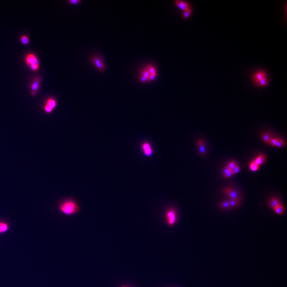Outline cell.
Returning a JSON list of instances; mask_svg holds the SVG:
<instances>
[{
	"instance_id": "cell-1",
	"label": "cell",
	"mask_w": 287,
	"mask_h": 287,
	"mask_svg": "<svg viewBox=\"0 0 287 287\" xmlns=\"http://www.w3.org/2000/svg\"><path fill=\"white\" fill-rule=\"evenodd\" d=\"M59 209L63 214L71 215L78 213L80 210V207L75 201L69 199L63 201L60 205Z\"/></svg>"
},
{
	"instance_id": "cell-2",
	"label": "cell",
	"mask_w": 287,
	"mask_h": 287,
	"mask_svg": "<svg viewBox=\"0 0 287 287\" xmlns=\"http://www.w3.org/2000/svg\"><path fill=\"white\" fill-rule=\"evenodd\" d=\"M41 83V78L39 76H36L33 79L31 83L30 88V94L32 96H36L39 90L40 86Z\"/></svg>"
},
{
	"instance_id": "cell-3",
	"label": "cell",
	"mask_w": 287,
	"mask_h": 287,
	"mask_svg": "<svg viewBox=\"0 0 287 287\" xmlns=\"http://www.w3.org/2000/svg\"><path fill=\"white\" fill-rule=\"evenodd\" d=\"M268 77L267 72L263 70H259L256 72L251 77V80L255 86L261 80Z\"/></svg>"
},
{
	"instance_id": "cell-4",
	"label": "cell",
	"mask_w": 287,
	"mask_h": 287,
	"mask_svg": "<svg viewBox=\"0 0 287 287\" xmlns=\"http://www.w3.org/2000/svg\"><path fill=\"white\" fill-rule=\"evenodd\" d=\"M91 60L95 67L101 72H103L105 70V65L102 60V59L96 55H94L91 57Z\"/></svg>"
},
{
	"instance_id": "cell-5",
	"label": "cell",
	"mask_w": 287,
	"mask_h": 287,
	"mask_svg": "<svg viewBox=\"0 0 287 287\" xmlns=\"http://www.w3.org/2000/svg\"><path fill=\"white\" fill-rule=\"evenodd\" d=\"M141 147L144 155L145 156L151 157L152 156L153 154V149L152 145L149 142L145 141L142 143Z\"/></svg>"
},
{
	"instance_id": "cell-6",
	"label": "cell",
	"mask_w": 287,
	"mask_h": 287,
	"mask_svg": "<svg viewBox=\"0 0 287 287\" xmlns=\"http://www.w3.org/2000/svg\"><path fill=\"white\" fill-rule=\"evenodd\" d=\"M166 218L168 224L170 226H173L176 220V213L173 209L168 210L166 214Z\"/></svg>"
},
{
	"instance_id": "cell-7",
	"label": "cell",
	"mask_w": 287,
	"mask_h": 287,
	"mask_svg": "<svg viewBox=\"0 0 287 287\" xmlns=\"http://www.w3.org/2000/svg\"><path fill=\"white\" fill-rule=\"evenodd\" d=\"M25 62L28 66L31 64H36L39 65V62L37 57L34 54L32 53L28 54L26 56Z\"/></svg>"
},
{
	"instance_id": "cell-8",
	"label": "cell",
	"mask_w": 287,
	"mask_h": 287,
	"mask_svg": "<svg viewBox=\"0 0 287 287\" xmlns=\"http://www.w3.org/2000/svg\"><path fill=\"white\" fill-rule=\"evenodd\" d=\"M224 193L230 200H239L240 196L237 192L231 188H227L224 189Z\"/></svg>"
},
{
	"instance_id": "cell-9",
	"label": "cell",
	"mask_w": 287,
	"mask_h": 287,
	"mask_svg": "<svg viewBox=\"0 0 287 287\" xmlns=\"http://www.w3.org/2000/svg\"><path fill=\"white\" fill-rule=\"evenodd\" d=\"M174 3L179 8L183 11L191 8L190 4L186 1H181V0H175Z\"/></svg>"
},
{
	"instance_id": "cell-10",
	"label": "cell",
	"mask_w": 287,
	"mask_h": 287,
	"mask_svg": "<svg viewBox=\"0 0 287 287\" xmlns=\"http://www.w3.org/2000/svg\"><path fill=\"white\" fill-rule=\"evenodd\" d=\"M267 159V158L265 155H259L255 160L254 161L256 164H257L258 166L261 165H262L265 162H266Z\"/></svg>"
},
{
	"instance_id": "cell-11",
	"label": "cell",
	"mask_w": 287,
	"mask_h": 287,
	"mask_svg": "<svg viewBox=\"0 0 287 287\" xmlns=\"http://www.w3.org/2000/svg\"><path fill=\"white\" fill-rule=\"evenodd\" d=\"M197 144L199 147V151L202 155H204L206 154V147L202 140H199L197 141Z\"/></svg>"
},
{
	"instance_id": "cell-12",
	"label": "cell",
	"mask_w": 287,
	"mask_h": 287,
	"mask_svg": "<svg viewBox=\"0 0 287 287\" xmlns=\"http://www.w3.org/2000/svg\"><path fill=\"white\" fill-rule=\"evenodd\" d=\"M9 229V225L6 222L0 221V234H3Z\"/></svg>"
},
{
	"instance_id": "cell-13",
	"label": "cell",
	"mask_w": 287,
	"mask_h": 287,
	"mask_svg": "<svg viewBox=\"0 0 287 287\" xmlns=\"http://www.w3.org/2000/svg\"><path fill=\"white\" fill-rule=\"evenodd\" d=\"M46 104L49 105V106H50L51 107H52L53 110L56 108V106H57V102L56 101L54 100V98H49L46 101Z\"/></svg>"
},
{
	"instance_id": "cell-14",
	"label": "cell",
	"mask_w": 287,
	"mask_h": 287,
	"mask_svg": "<svg viewBox=\"0 0 287 287\" xmlns=\"http://www.w3.org/2000/svg\"><path fill=\"white\" fill-rule=\"evenodd\" d=\"M192 14V8H190L189 9H188L183 11L182 13V17L183 18L187 19L189 17H190Z\"/></svg>"
},
{
	"instance_id": "cell-15",
	"label": "cell",
	"mask_w": 287,
	"mask_h": 287,
	"mask_svg": "<svg viewBox=\"0 0 287 287\" xmlns=\"http://www.w3.org/2000/svg\"><path fill=\"white\" fill-rule=\"evenodd\" d=\"M269 205H270V206L271 208H274L275 207H277V206L280 205V203L279 201L277 199V198H272V199H271Z\"/></svg>"
},
{
	"instance_id": "cell-16",
	"label": "cell",
	"mask_w": 287,
	"mask_h": 287,
	"mask_svg": "<svg viewBox=\"0 0 287 287\" xmlns=\"http://www.w3.org/2000/svg\"><path fill=\"white\" fill-rule=\"evenodd\" d=\"M228 202L230 205V207L234 208L240 204L239 200H229Z\"/></svg>"
},
{
	"instance_id": "cell-17",
	"label": "cell",
	"mask_w": 287,
	"mask_h": 287,
	"mask_svg": "<svg viewBox=\"0 0 287 287\" xmlns=\"http://www.w3.org/2000/svg\"><path fill=\"white\" fill-rule=\"evenodd\" d=\"M146 69L148 71L149 74H157L156 69L155 67H154V66L152 65H148L146 68Z\"/></svg>"
},
{
	"instance_id": "cell-18",
	"label": "cell",
	"mask_w": 287,
	"mask_h": 287,
	"mask_svg": "<svg viewBox=\"0 0 287 287\" xmlns=\"http://www.w3.org/2000/svg\"><path fill=\"white\" fill-rule=\"evenodd\" d=\"M275 212L279 214H283L284 212V207L281 204L273 208Z\"/></svg>"
},
{
	"instance_id": "cell-19",
	"label": "cell",
	"mask_w": 287,
	"mask_h": 287,
	"mask_svg": "<svg viewBox=\"0 0 287 287\" xmlns=\"http://www.w3.org/2000/svg\"><path fill=\"white\" fill-rule=\"evenodd\" d=\"M20 42L24 45H27L29 43V38L27 35H23L20 37Z\"/></svg>"
},
{
	"instance_id": "cell-20",
	"label": "cell",
	"mask_w": 287,
	"mask_h": 287,
	"mask_svg": "<svg viewBox=\"0 0 287 287\" xmlns=\"http://www.w3.org/2000/svg\"><path fill=\"white\" fill-rule=\"evenodd\" d=\"M271 136L270 135V134L269 133H265L264 134V135H263L262 136V139L266 143H268V144H269V142L271 139Z\"/></svg>"
},
{
	"instance_id": "cell-21",
	"label": "cell",
	"mask_w": 287,
	"mask_h": 287,
	"mask_svg": "<svg viewBox=\"0 0 287 287\" xmlns=\"http://www.w3.org/2000/svg\"><path fill=\"white\" fill-rule=\"evenodd\" d=\"M249 167H250V170L252 171H257L258 168H259V166L256 164L254 162H252L250 164V165H249Z\"/></svg>"
},
{
	"instance_id": "cell-22",
	"label": "cell",
	"mask_w": 287,
	"mask_h": 287,
	"mask_svg": "<svg viewBox=\"0 0 287 287\" xmlns=\"http://www.w3.org/2000/svg\"><path fill=\"white\" fill-rule=\"evenodd\" d=\"M237 165H238V164H237V163L236 162H235V161H231V162H230L227 165V167L229 169H230V170H233L237 166Z\"/></svg>"
},
{
	"instance_id": "cell-23",
	"label": "cell",
	"mask_w": 287,
	"mask_h": 287,
	"mask_svg": "<svg viewBox=\"0 0 287 287\" xmlns=\"http://www.w3.org/2000/svg\"><path fill=\"white\" fill-rule=\"evenodd\" d=\"M285 142L283 140L280 139H278L275 146H277L278 147H283L285 146Z\"/></svg>"
},
{
	"instance_id": "cell-24",
	"label": "cell",
	"mask_w": 287,
	"mask_h": 287,
	"mask_svg": "<svg viewBox=\"0 0 287 287\" xmlns=\"http://www.w3.org/2000/svg\"><path fill=\"white\" fill-rule=\"evenodd\" d=\"M28 67L31 71H34V72L37 71L38 70L39 68V65H36V64H31V65H29Z\"/></svg>"
},
{
	"instance_id": "cell-25",
	"label": "cell",
	"mask_w": 287,
	"mask_h": 287,
	"mask_svg": "<svg viewBox=\"0 0 287 287\" xmlns=\"http://www.w3.org/2000/svg\"><path fill=\"white\" fill-rule=\"evenodd\" d=\"M140 73H141V76L145 77V78H146L147 79L148 78L149 76L150 75L149 73V72H148V71L146 69H142V70H140Z\"/></svg>"
},
{
	"instance_id": "cell-26",
	"label": "cell",
	"mask_w": 287,
	"mask_h": 287,
	"mask_svg": "<svg viewBox=\"0 0 287 287\" xmlns=\"http://www.w3.org/2000/svg\"><path fill=\"white\" fill-rule=\"evenodd\" d=\"M44 111H45L47 113H51L53 111V109L52 107H51L50 106H49V105H47L46 104H45V105H44Z\"/></svg>"
},
{
	"instance_id": "cell-27",
	"label": "cell",
	"mask_w": 287,
	"mask_h": 287,
	"mask_svg": "<svg viewBox=\"0 0 287 287\" xmlns=\"http://www.w3.org/2000/svg\"><path fill=\"white\" fill-rule=\"evenodd\" d=\"M220 207L221 208H224V209H228V208H230V205H229L228 201H224V202L221 203Z\"/></svg>"
},
{
	"instance_id": "cell-28",
	"label": "cell",
	"mask_w": 287,
	"mask_h": 287,
	"mask_svg": "<svg viewBox=\"0 0 287 287\" xmlns=\"http://www.w3.org/2000/svg\"><path fill=\"white\" fill-rule=\"evenodd\" d=\"M240 170H241L240 167L239 166V165H237V166H236L233 170H232V172H233V173L234 174H236V173H238L239 172H240Z\"/></svg>"
},
{
	"instance_id": "cell-29",
	"label": "cell",
	"mask_w": 287,
	"mask_h": 287,
	"mask_svg": "<svg viewBox=\"0 0 287 287\" xmlns=\"http://www.w3.org/2000/svg\"><path fill=\"white\" fill-rule=\"evenodd\" d=\"M277 139H277V138H271L270 142H269V144L271 145L275 146V144H276V142H277Z\"/></svg>"
},
{
	"instance_id": "cell-30",
	"label": "cell",
	"mask_w": 287,
	"mask_h": 287,
	"mask_svg": "<svg viewBox=\"0 0 287 287\" xmlns=\"http://www.w3.org/2000/svg\"><path fill=\"white\" fill-rule=\"evenodd\" d=\"M156 74H150L147 78V81H152L156 78Z\"/></svg>"
},
{
	"instance_id": "cell-31",
	"label": "cell",
	"mask_w": 287,
	"mask_h": 287,
	"mask_svg": "<svg viewBox=\"0 0 287 287\" xmlns=\"http://www.w3.org/2000/svg\"><path fill=\"white\" fill-rule=\"evenodd\" d=\"M234 175L233 172H232V170H230L224 176L226 178H230L231 176H232Z\"/></svg>"
},
{
	"instance_id": "cell-32",
	"label": "cell",
	"mask_w": 287,
	"mask_h": 287,
	"mask_svg": "<svg viewBox=\"0 0 287 287\" xmlns=\"http://www.w3.org/2000/svg\"><path fill=\"white\" fill-rule=\"evenodd\" d=\"M68 2L72 4H76L81 2L80 0H69Z\"/></svg>"
},
{
	"instance_id": "cell-33",
	"label": "cell",
	"mask_w": 287,
	"mask_h": 287,
	"mask_svg": "<svg viewBox=\"0 0 287 287\" xmlns=\"http://www.w3.org/2000/svg\"><path fill=\"white\" fill-rule=\"evenodd\" d=\"M139 81H140V82H141V83H145L146 81H147V79L146 78H145V77H143V76H140L139 77Z\"/></svg>"
},
{
	"instance_id": "cell-34",
	"label": "cell",
	"mask_w": 287,
	"mask_h": 287,
	"mask_svg": "<svg viewBox=\"0 0 287 287\" xmlns=\"http://www.w3.org/2000/svg\"><path fill=\"white\" fill-rule=\"evenodd\" d=\"M230 170H231L229 169L227 167H226V168L222 170V174H223V175L224 176Z\"/></svg>"
},
{
	"instance_id": "cell-35",
	"label": "cell",
	"mask_w": 287,
	"mask_h": 287,
	"mask_svg": "<svg viewBox=\"0 0 287 287\" xmlns=\"http://www.w3.org/2000/svg\"><path fill=\"white\" fill-rule=\"evenodd\" d=\"M121 287H129V286H126V285H122Z\"/></svg>"
}]
</instances>
